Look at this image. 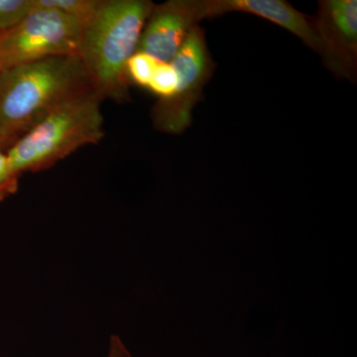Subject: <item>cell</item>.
Returning <instances> with one entry per match:
<instances>
[{
	"instance_id": "8",
	"label": "cell",
	"mask_w": 357,
	"mask_h": 357,
	"mask_svg": "<svg viewBox=\"0 0 357 357\" xmlns=\"http://www.w3.org/2000/svg\"><path fill=\"white\" fill-rule=\"evenodd\" d=\"M206 3L208 18L218 17L229 13L252 14L292 33L325 61V47L311 18L284 0H206Z\"/></svg>"
},
{
	"instance_id": "1",
	"label": "cell",
	"mask_w": 357,
	"mask_h": 357,
	"mask_svg": "<svg viewBox=\"0 0 357 357\" xmlns=\"http://www.w3.org/2000/svg\"><path fill=\"white\" fill-rule=\"evenodd\" d=\"M91 89L77 56L42 59L0 70V136L15 142L53 110Z\"/></svg>"
},
{
	"instance_id": "4",
	"label": "cell",
	"mask_w": 357,
	"mask_h": 357,
	"mask_svg": "<svg viewBox=\"0 0 357 357\" xmlns=\"http://www.w3.org/2000/svg\"><path fill=\"white\" fill-rule=\"evenodd\" d=\"M84 23L36 7L17 27L0 35V70L57 56L79 57Z\"/></svg>"
},
{
	"instance_id": "7",
	"label": "cell",
	"mask_w": 357,
	"mask_h": 357,
	"mask_svg": "<svg viewBox=\"0 0 357 357\" xmlns=\"http://www.w3.org/2000/svg\"><path fill=\"white\" fill-rule=\"evenodd\" d=\"M312 25L325 47L326 68L337 77L356 83L357 75V1L323 0Z\"/></svg>"
},
{
	"instance_id": "9",
	"label": "cell",
	"mask_w": 357,
	"mask_h": 357,
	"mask_svg": "<svg viewBox=\"0 0 357 357\" xmlns=\"http://www.w3.org/2000/svg\"><path fill=\"white\" fill-rule=\"evenodd\" d=\"M102 3V0H35L37 8H49L86 22Z\"/></svg>"
},
{
	"instance_id": "13",
	"label": "cell",
	"mask_w": 357,
	"mask_h": 357,
	"mask_svg": "<svg viewBox=\"0 0 357 357\" xmlns=\"http://www.w3.org/2000/svg\"><path fill=\"white\" fill-rule=\"evenodd\" d=\"M20 175L11 170L6 153L0 150V199L15 192Z\"/></svg>"
},
{
	"instance_id": "3",
	"label": "cell",
	"mask_w": 357,
	"mask_h": 357,
	"mask_svg": "<svg viewBox=\"0 0 357 357\" xmlns=\"http://www.w3.org/2000/svg\"><path fill=\"white\" fill-rule=\"evenodd\" d=\"M102 96L93 89L72 98L44 117L11 145L7 158L20 175L39 172L105 136Z\"/></svg>"
},
{
	"instance_id": "6",
	"label": "cell",
	"mask_w": 357,
	"mask_h": 357,
	"mask_svg": "<svg viewBox=\"0 0 357 357\" xmlns=\"http://www.w3.org/2000/svg\"><path fill=\"white\" fill-rule=\"evenodd\" d=\"M206 0H169L154 4L141 34L137 51L170 63L195 27L206 20Z\"/></svg>"
},
{
	"instance_id": "2",
	"label": "cell",
	"mask_w": 357,
	"mask_h": 357,
	"mask_svg": "<svg viewBox=\"0 0 357 357\" xmlns=\"http://www.w3.org/2000/svg\"><path fill=\"white\" fill-rule=\"evenodd\" d=\"M153 6L149 0H102L84 23L79 57L103 100H130L126 66L137 52Z\"/></svg>"
},
{
	"instance_id": "14",
	"label": "cell",
	"mask_w": 357,
	"mask_h": 357,
	"mask_svg": "<svg viewBox=\"0 0 357 357\" xmlns=\"http://www.w3.org/2000/svg\"><path fill=\"white\" fill-rule=\"evenodd\" d=\"M107 357H133L128 347L119 335H112L109 338Z\"/></svg>"
},
{
	"instance_id": "12",
	"label": "cell",
	"mask_w": 357,
	"mask_h": 357,
	"mask_svg": "<svg viewBox=\"0 0 357 357\" xmlns=\"http://www.w3.org/2000/svg\"><path fill=\"white\" fill-rule=\"evenodd\" d=\"M178 81L177 70L172 64L160 62L146 89L158 96V100H168L175 93Z\"/></svg>"
},
{
	"instance_id": "15",
	"label": "cell",
	"mask_w": 357,
	"mask_h": 357,
	"mask_svg": "<svg viewBox=\"0 0 357 357\" xmlns=\"http://www.w3.org/2000/svg\"><path fill=\"white\" fill-rule=\"evenodd\" d=\"M6 143H8V142H7V141L6 139H4V138L2 137V136H0V147H1L2 145L6 144Z\"/></svg>"
},
{
	"instance_id": "11",
	"label": "cell",
	"mask_w": 357,
	"mask_h": 357,
	"mask_svg": "<svg viewBox=\"0 0 357 357\" xmlns=\"http://www.w3.org/2000/svg\"><path fill=\"white\" fill-rule=\"evenodd\" d=\"M159 63L158 60L146 53L136 52L126 66L129 83L146 89Z\"/></svg>"
},
{
	"instance_id": "5",
	"label": "cell",
	"mask_w": 357,
	"mask_h": 357,
	"mask_svg": "<svg viewBox=\"0 0 357 357\" xmlns=\"http://www.w3.org/2000/svg\"><path fill=\"white\" fill-rule=\"evenodd\" d=\"M170 63L177 70V89L168 100L155 103L151 117L156 130L177 135L191 126L192 109L203 98L204 86L215 69L199 25Z\"/></svg>"
},
{
	"instance_id": "10",
	"label": "cell",
	"mask_w": 357,
	"mask_h": 357,
	"mask_svg": "<svg viewBox=\"0 0 357 357\" xmlns=\"http://www.w3.org/2000/svg\"><path fill=\"white\" fill-rule=\"evenodd\" d=\"M35 9V0H0V35L17 27Z\"/></svg>"
}]
</instances>
